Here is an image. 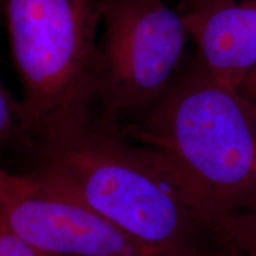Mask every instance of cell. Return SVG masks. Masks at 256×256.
Instances as JSON below:
<instances>
[{
  "mask_svg": "<svg viewBox=\"0 0 256 256\" xmlns=\"http://www.w3.org/2000/svg\"><path fill=\"white\" fill-rule=\"evenodd\" d=\"M4 18V5H2V0H0V20Z\"/></svg>",
  "mask_w": 256,
  "mask_h": 256,
  "instance_id": "12",
  "label": "cell"
},
{
  "mask_svg": "<svg viewBox=\"0 0 256 256\" xmlns=\"http://www.w3.org/2000/svg\"><path fill=\"white\" fill-rule=\"evenodd\" d=\"M101 36L92 70L96 108L107 119H136L165 94L184 63L188 34L164 0H98Z\"/></svg>",
  "mask_w": 256,
  "mask_h": 256,
  "instance_id": "4",
  "label": "cell"
},
{
  "mask_svg": "<svg viewBox=\"0 0 256 256\" xmlns=\"http://www.w3.org/2000/svg\"><path fill=\"white\" fill-rule=\"evenodd\" d=\"M180 14L203 68L238 87L256 66V0H200Z\"/></svg>",
  "mask_w": 256,
  "mask_h": 256,
  "instance_id": "6",
  "label": "cell"
},
{
  "mask_svg": "<svg viewBox=\"0 0 256 256\" xmlns=\"http://www.w3.org/2000/svg\"><path fill=\"white\" fill-rule=\"evenodd\" d=\"M2 5L20 101L34 127L96 106L98 0H2Z\"/></svg>",
  "mask_w": 256,
  "mask_h": 256,
  "instance_id": "3",
  "label": "cell"
},
{
  "mask_svg": "<svg viewBox=\"0 0 256 256\" xmlns=\"http://www.w3.org/2000/svg\"><path fill=\"white\" fill-rule=\"evenodd\" d=\"M236 90L256 112V66L243 76L236 87Z\"/></svg>",
  "mask_w": 256,
  "mask_h": 256,
  "instance_id": "10",
  "label": "cell"
},
{
  "mask_svg": "<svg viewBox=\"0 0 256 256\" xmlns=\"http://www.w3.org/2000/svg\"><path fill=\"white\" fill-rule=\"evenodd\" d=\"M212 256H256V202L212 222Z\"/></svg>",
  "mask_w": 256,
  "mask_h": 256,
  "instance_id": "8",
  "label": "cell"
},
{
  "mask_svg": "<svg viewBox=\"0 0 256 256\" xmlns=\"http://www.w3.org/2000/svg\"><path fill=\"white\" fill-rule=\"evenodd\" d=\"M34 139V127L22 101L5 87L0 76V168L6 160L18 168L30 152Z\"/></svg>",
  "mask_w": 256,
  "mask_h": 256,
  "instance_id": "7",
  "label": "cell"
},
{
  "mask_svg": "<svg viewBox=\"0 0 256 256\" xmlns=\"http://www.w3.org/2000/svg\"><path fill=\"white\" fill-rule=\"evenodd\" d=\"M0 256H46L28 246L12 232L0 211Z\"/></svg>",
  "mask_w": 256,
  "mask_h": 256,
  "instance_id": "9",
  "label": "cell"
},
{
  "mask_svg": "<svg viewBox=\"0 0 256 256\" xmlns=\"http://www.w3.org/2000/svg\"><path fill=\"white\" fill-rule=\"evenodd\" d=\"M0 211L12 232L46 256H156L83 204L0 168Z\"/></svg>",
  "mask_w": 256,
  "mask_h": 256,
  "instance_id": "5",
  "label": "cell"
},
{
  "mask_svg": "<svg viewBox=\"0 0 256 256\" xmlns=\"http://www.w3.org/2000/svg\"><path fill=\"white\" fill-rule=\"evenodd\" d=\"M198 2H200V0H180V2H179V5L177 8V11L179 12V14H182V12H184L185 10L191 8L192 5H194Z\"/></svg>",
  "mask_w": 256,
  "mask_h": 256,
  "instance_id": "11",
  "label": "cell"
},
{
  "mask_svg": "<svg viewBox=\"0 0 256 256\" xmlns=\"http://www.w3.org/2000/svg\"><path fill=\"white\" fill-rule=\"evenodd\" d=\"M48 191L83 204L156 256H212V222L162 156L96 106L34 128L16 168Z\"/></svg>",
  "mask_w": 256,
  "mask_h": 256,
  "instance_id": "1",
  "label": "cell"
},
{
  "mask_svg": "<svg viewBox=\"0 0 256 256\" xmlns=\"http://www.w3.org/2000/svg\"><path fill=\"white\" fill-rule=\"evenodd\" d=\"M121 126L162 156L211 222L256 202V112L196 56L151 108Z\"/></svg>",
  "mask_w": 256,
  "mask_h": 256,
  "instance_id": "2",
  "label": "cell"
}]
</instances>
